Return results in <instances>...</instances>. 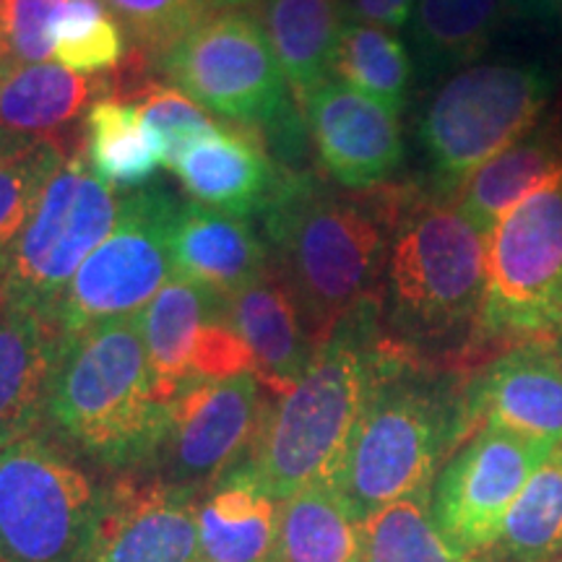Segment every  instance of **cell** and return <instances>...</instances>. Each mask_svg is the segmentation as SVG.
Listing matches in <instances>:
<instances>
[{
  "instance_id": "obj_1",
  "label": "cell",
  "mask_w": 562,
  "mask_h": 562,
  "mask_svg": "<svg viewBox=\"0 0 562 562\" xmlns=\"http://www.w3.org/2000/svg\"><path fill=\"white\" fill-rule=\"evenodd\" d=\"M484 302L487 237L451 195L402 182L378 300L383 339L419 362L474 372Z\"/></svg>"
},
{
  "instance_id": "obj_2",
  "label": "cell",
  "mask_w": 562,
  "mask_h": 562,
  "mask_svg": "<svg viewBox=\"0 0 562 562\" xmlns=\"http://www.w3.org/2000/svg\"><path fill=\"white\" fill-rule=\"evenodd\" d=\"M398 195V182L344 195L326 191L311 172H281L263 214L266 240L315 349L344 321L381 300Z\"/></svg>"
},
{
  "instance_id": "obj_3",
  "label": "cell",
  "mask_w": 562,
  "mask_h": 562,
  "mask_svg": "<svg viewBox=\"0 0 562 562\" xmlns=\"http://www.w3.org/2000/svg\"><path fill=\"white\" fill-rule=\"evenodd\" d=\"M472 372L419 362L383 339L375 381L334 474L357 521L432 490L435 476L474 430Z\"/></svg>"
},
{
  "instance_id": "obj_4",
  "label": "cell",
  "mask_w": 562,
  "mask_h": 562,
  "mask_svg": "<svg viewBox=\"0 0 562 562\" xmlns=\"http://www.w3.org/2000/svg\"><path fill=\"white\" fill-rule=\"evenodd\" d=\"M42 427L108 469L131 472L154 463L170 427V406L154 393L138 315L63 339Z\"/></svg>"
},
{
  "instance_id": "obj_5",
  "label": "cell",
  "mask_w": 562,
  "mask_h": 562,
  "mask_svg": "<svg viewBox=\"0 0 562 562\" xmlns=\"http://www.w3.org/2000/svg\"><path fill=\"white\" fill-rule=\"evenodd\" d=\"M378 305L341 323L315 349L311 364L284 396L266 404L245 461L273 501L315 482H334L381 360Z\"/></svg>"
},
{
  "instance_id": "obj_6",
  "label": "cell",
  "mask_w": 562,
  "mask_h": 562,
  "mask_svg": "<svg viewBox=\"0 0 562 562\" xmlns=\"http://www.w3.org/2000/svg\"><path fill=\"white\" fill-rule=\"evenodd\" d=\"M159 68L172 87L211 115L237 123L252 136H266L281 167L294 170L311 131L256 11H214L167 53Z\"/></svg>"
},
{
  "instance_id": "obj_7",
  "label": "cell",
  "mask_w": 562,
  "mask_h": 562,
  "mask_svg": "<svg viewBox=\"0 0 562 562\" xmlns=\"http://www.w3.org/2000/svg\"><path fill=\"white\" fill-rule=\"evenodd\" d=\"M554 91L558 74L537 60L474 63L456 70L419 121L435 191L453 199L469 175L552 108Z\"/></svg>"
},
{
  "instance_id": "obj_8",
  "label": "cell",
  "mask_w": 562,
  "mask_h": 562,
  "mask_svg": "<svg viewBox=\"0 0 562 562\" xmlns=\"http://www.w3.org/2000/svg\"><path fill=\"white\" fill-rule=\"evenodd\" d=\"M531 341H562V182L510 209L487 237L484 364Z\"/></svg>"
},
{
  "instance_id": "obj_9",
  "label": "cell",
  "mask_w": 562,
  "mask_h": 562,
  "mask_svg": "<svg viewBox=\"0 0 562 562\" xmlns=\"http://www.w3.org/2000/svg\"><path fill=\"white\" fill-rule=\"evenodd\" d=\"M115 188L91 172L83 144L42 191L30 222L0 252V300L50 318L70 279L121 220Z\"/></svg>"
},
{
  "instance_id": "obj_10",
  "label": "cell",
  "mask_w": 562,
  "mask_h": 562,
  "mask_svg": "<svg viewBox=\"0 0 562 562\" xmlns=\"http://www.w3.org/2000/svg\"><path fill=\"white\" fill-rule=\"evenodd\" d=\"M104 492L42 432L0 451V562H89Z\"/></svg>"
},
{
  "instance_id": "obj_11",
  "label": "cell",
  "mask_w": 562,
  "mask_h": 562,
  "mask_svg": "<svg viewBox=\"0 0 562 562\" xmlns=\"http://www.w3.org/2000/svg\"><path fill=\"white\" fill-rule=\"evenodd\" d=\"M182 203L165 188L125 195L121 220L104 237L53 307L63 339L83 328L138 315L175 277L172 229Z\"/></svg>"
},
{
  "instance_id": "obj_12",
  "label": "cell",
  "mask_w": 562,
  "mask_h": 562,
  "mask_svg": "<svg viewBox=\"0 0 562 562\" xmlns=\"http://www.w3.org/2000/svg\"><path fill=\"white\" fill-rule=\"evenodd\" d=\"M558 442L482 425L435 476L430 510L446 542L474 560L495 544L510 505Z\"/></svg>"
},
{
  "instance_id": "obj_13",
  "label": "cell",
  "mask_w": 562,
  "mask_h": 562,
  "mask_svg": "<svg viewBox=\"0 0 562 562\" xmlns=\"http://www.w3.org/2000/svg\"><path fill=\"white\" fill-rule=\"evenodd\" d=\"M256 372L186 385L170 404L154 480L203 495L250 453L266 404Z\"/></svg>"
},
{
  "instance_id": "obj_14",
  "label": "cell",
  "mask_w": 562,
  "mask_h": 562,
  "mask_svg": "<svg viewBox=\"0 0 562 562\" xmlns=\"http://www.w3.org/2000/svg\"><path fill=\"white\" fill-rule=\"evenodd\" d=\"M323 172L344 191L385 186L404 161L396 112L339 79H328L302 102Z\"/></svg>"
},
{
  "instance_id": "obj_15",
  "label": "cell",
  "mask_w": 562,
  "mask_h": 562,
  "mask_svg": "<svg viewBox=\"0 0 562 562\" xmlns=\"http://www.w3.org/2000/svg\"><path fill=\"white\" fill-rule=\"evenodd\" d=\"M89 562H201L199 495L159 480L115 482Z\"/></svg>"
},
{
  "instance_id": "obj_16",
  "label": "cell",
  "mask_w": 562,
  "mask_h": 562,
  "mask_svg": "<svg viewBox=\"0 0 562 562\" xmlns=\"http://www.w3.org/2000/svg\"><path fill=\"white\" fill-rule=\"evenodd\" d=\"M469 412L482 425L562 442V341L513 347L469 378Z\"/></svg>"
},
{
  "instance_id": "obj_17",
  "label": "cell",
  "mask_w": 562,
  "mask_h": 562,
  "mask_svg": "<svg viewBox=\"0 0 562 562\" xmlns=\"http://www.w3.org/2000/svg\"><path fill=\"white\" fill-rule=\"evenodd\" d=\"M222 307L232 331L250 351L258 381L273 398L284 396L315 355L290 286L269 263L261 277L224 300Z\"/></svg>"
},
{
  "instance_id": "obj_18",
  "label": "cell",
  "mask_w": 562,
  "mask_h": 562,
  "mask_svg": "<svg viewBox=\"0 0 562 562\" xmlns=\"http://www.w3.org/2000/svg\"><path fill=\"white\" fill-rule=\"evenodd\" d=\"M558 182H562V112L550 108L524 136L469 175L453 201L490 237L510 209Z\"/></svg>"
},
{
  "instance_id": "obj_19",
  "label": "cell",
  "mask_w": 562,
  "mask_h": 562,
  "mask_svg": "<svg viewBox=\"0 0 562 562\" xmlns=\"http://www.w3.org/2000/svg\"><path fill=\"white\" fill-rule=\"evenodd\" d=\"M193 203L248 216L266 214L284 167L266 157L263 140L248 131L222 128L199 140L172 165Z\"/></svg>"
},
{
  "instance_id": "obj_20",
  "label": "cell",
  "mask_w": 562,
  "mask_h": 562,
  "mask_svg": "<svg viewBox=\"0 0 562 562\" xmlns=\"http://www.w3.org/2000/svg\"><path fill=\"white\" fill-rule=\"evenodd\" d=\"M60 344L47 315L0 300V451L40 432Z\"/></svg>"
},
{
  "instance_id": "obj_21",
  "label": "cell",
  "mask_w": 562,
  "mask_h": 562,
  "mask_svg": "<svg viewBox=\"0 0 562 562\" xmlns=\"http://www.w3.org/2000/svg\"><path fill=\"white\" fill-rule=\"evenodd\" d=\"M172 263L175 273L224 302L269 269L271 252L248 220L182 203L172 229Z\"/></svg>"
},
{
  "instance_id": "obj_22",
  "label": "cell",
  "mask_w": 562,
  "mask_h": 562,
  "mask_svg": "<svg viewBox=\"0 0 562 562\" xmlns=\"http://www.w3.org/2000/svg\"><path fill=\"white\" fill-rule=\"evenodd\" d=\"M279 503L248 461L237 463L199 497L201 562H271Z\"/></svg>"
},
{
  "instance_id": "obj_23",
  "label": "cell",
  "mask_w": 562,
  "mask_h": 562,
  "mask_svg": "<svg viewBox=\"0 0 562 562\" xmlns=\"http://www.w3.org/2000/svg\"><path fill=\"white\" fill-rule=\"evenodd\" d=\"M110 91V74L83 76L60 63L13 66L0 83V136L68 144L66 128Z\"/></svg>"
},
{
  "instance_id": "obj_24",
  "label": "cell",
  "mask_w": 562,
  "mask_h": 562,
  "mask_svg": "<svg viewBox=\"0 0 562 562\" xmlns=\"http://www.w3.org/2000/svg\"><path fill=\"white\" fill-rule=\"evenodd\" d=\"M222 313L220 297L180 273H175L138 313L154 393L161 404L170 406L175 396L193 383V362L201 336Z\"/></svg>"
},
{
  "instance_id": "obj_25",
  "label": "cell",
  "mask_w": 562,
  "mask_h": 562,
  "mask_svg": "<svg viewBox=\"0 0 562 562\" xmlns=\"http://www.w3.org/2000/svg\"><path fill=\"white\" fill-rule=\"evenodd\" d=\"M252 11L302 108L334 74L341 32L349 24L347 0H263Z\"/></svg>"
},
{
  "instance_id": "obj_26",
  "label": "cell",
  "mask_w": 562,
  "mask_h": 562,
  "mask_svg": "<svg viewBox=\"0 0 562 562\" xmlns=\"http://www.w3.org/2000/svg\"><path fill=\"white\" fill-rule=\"evenodd\" d=\"M539 0H417L412 42L432 74L474 66L497 34L537 11Z\"/></svg>"
},
{
  "instance_id": "obj_27",
  "label": "cell",
  "mask_w": 562,
  "mask_h": 562,
  "mask_svg": "<svg viewBox=\"0 0 562 562\" xmlns=\"http://www.w3.org/2000/svg\"><path fill=\"white\" fill-rule=\"evenodd\" d=\"M271 562H362V521L331 480L307 484L279 503Z\"/></svg>"
},
{
  "instance_id": "obj_28",
  "label": "cell",
  "mask_w": 562,
  "mask_h": 562,
  "mask_svg": "<svg viewBox=\"0 0 562 562\" xmlns=\"http://www.w3.org/2000/svg\"><path fill=\"white\" fill-rule=\"evenodd\" d=\"M83 154L110 188H146L165 167V154L136 104L102 97L83 115Z\"/></svg>"
},
{
  "instance_id": "obj_29",
  "label": "cell",
  "mask_w": 562,
  "mask_h": 562,
  "mask_svg": "<svg viewBox=\"0 0 562 562\" xmlns=\"http://www.w3.org/2000/svg\"><path fill=\"white\" fill-rule=\"evenodd\" d=\"M562 552V442L510 505L495 544L476 562H554Z\"/></svg>"
},
{
  "instance_id": "obj_30",
  "label": "cell",
  "mask_w": 562,
  "mask_h": 562,
  "mask_svg": "<svg viewBox=\"0 0 562 562\" xmlns=\"http://www.w3.org/2000/svg\"><path fill=\"white\" fill-rule=\"evenodd\" d=\"M334 74L398 115L406 108L414 68L409 50L391 30L349 21L341 32Z\"/></svg>"
},
{
  "instance_id": "obj_31",
  "label": "cell",
  "mask_w": 562,
  "mask_h": 562,
  "mask_svg": "<svg viewBox=\"0 0 562 562\" xmlns=\"http://www.w3.org/2000/svg\"><path fill=\"white\" fill-rule=\"evenodd\" d=\"M430 495L417 492L362 521V562H476L446 542L432 521Z\"/></svg>"
},
{
  "instance_id": "obj_32",
  "label": "cell",
  "mask_w": 562,
  "mask_h": 562,
  "mask_svg": "<svg viewBox=\"0 0 562 562\" xmlns=\"http://www.w3.org/2000/svg\"><path fill=\"white\" fill-rule=\"evenodd\" d=\"M76 149L63 140L0 136V252L11 248L47 182Z\"/></svg>"
},
{
  "instance_id": "obj_33",
  "label": "cell",
  "mask_w": 562,
  "mask_h": 562,
  "mask_svg": "<svg viewBox=\"0 0 562 562\" xmlns=\"http://www.w3.org/2000/svg\"><path fill=\"white\" fill-rule=\"evenodd\" d=\"M55 60L83 76L115 70L128 55L123 26L102 0H66L55 21Z\"/></svg>"
},
{
  "instance_id": "obj_34",
  "label": "cell",
  "mask_w": 562,
  "mask_h": 562,
  "mask_svg": "<svg viewBox=\"0 0 562 562\" xmlns=\"http://www.w3.org/2000/svg\"><path fill=\"white\" fill-rule=\"evenodd\" d=\"M133 47L159 63L216 11L214 0H102Z\"/></svg>"
},
{
  "instance_id": "obj_35",
  "label": "cell",
  "mask_w": 562,
  "mask_h": 562,
  "mask_svg": "<svg viewBox=\"0 0 562 562\" xmlns=\"http://www.w3.org/2000/svg\"><path fill=\"white\" fill-rule=\"evenodd\" d=\"M128 102L136 104L146 125L157 136L167 170H172L175 161L193 144L224 128L193 97H188L186 91L172 87V83H161L157 79L140 87Z\"/></svg>"
},
{
  "instance_id": "obj_36",
  "label": "cell",
  "mask_w": 562,
  "mask_h": 562,
  "mask_svg": "<svg viewBox=\"0 0 562 562\" xmlns=\"http://www.w3.org/2000/svg\"><path fill=\"white\" fill-rule=\"evenodd\" d=\"M66 0H3L0 47L13 66L50 63L55 21Z\"/></svg>"
},
{
  "instance_id": "obj_37",
  "label": "cell",
  "mask_w": 562,
  "mask_h": 562,
  "mask_svg": "<svg viewBox=\"0 0 562 562\" xmlns=\"http://www.w3.org/2000/svg\"><path fill=\"white\" fill-rule=\"evenodd\" d=\"M417 0H351V16L383 30H404L414 16Z\"/></svg>"
},
{
  "instance_id": "obj_38",
  "label": "cell",
  "mask_w": 562,
  "mask_h": 562,
  "mask_svg": "<svg viewBox=\"0 0 562 562\" xmlns=\"http://www.w3.org/2000/svg\"><path fill=\"white\" fill-rule=\"evenodd\" d=\"M216 3V11L222 9H256L258 3H263V0H214Z\"/></svg>"
},
{
  "instance_id": "obj_39",
  "label": "cell",
  "mask_w": 562,
  "mask_h": 562,
  "mask_svg": "<svg viewBox=\"0 0 562 562\" xmlns=\"http://www.w3.org/2000/svg\"><path fill=\"white\" fill-rule=\"evenodd\" d=\"M13 68V63L9 60V55H5V50L3 47H0V83H3V79H5V74H9V70Z\"/></svg>"
},
{
  "instance_id": "obj_40",
  "label": "cell",
  "mask_w": 562,
  "mask_h": 562,
  "mask_svg": "<svg viewBox=\"0 0 562 562\" xmlns=\"http://www.w3.org/2000/svg\"><path fill=\"white\" fill-rule=\"evenodd\" d=\"M0 21H3V0H0Z\"/></svg>"
},
{
  "instance_id": "obj_41",
  "label": "cell",
  "mask_w": 562,
  "mask_h": 562,
  "mask_svg": "<svg viewBox=\"0 0 562 562\" xmlns=\"http://www.w3.org/2000/svg\"><path fill=\"white\" fill-rule=\"evenodd\" d=\"M554 562H562V552H560V554H558V560H554Z\"/></svg>"
}]
</instances>
